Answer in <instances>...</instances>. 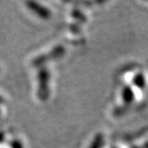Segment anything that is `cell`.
Here are the masks:
<instances>
[]
</instances>
